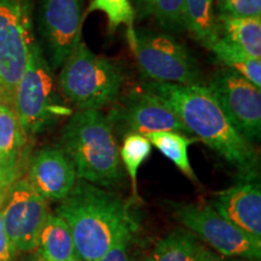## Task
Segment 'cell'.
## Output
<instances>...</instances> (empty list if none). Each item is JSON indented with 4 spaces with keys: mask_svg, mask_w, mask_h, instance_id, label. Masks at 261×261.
Returning <instances> with one entry per match:
<instances>
[{
    "mask_svg": "<svg viewBox=\"0 0 261 261\" xmlns=\"http://www.w3.org/2000/svg\"><path fill=\"white\" fill-rule=\"evenodd\" d=\"M185 29L196 41L207 47L218 38L214 0H184Z\"/></svg>",
    "mask_w": 261,
    "mask_h": 261,
    "instance_id": "21",
    "label": "cell"
},
{
    "mask_svg": "<svg viewBox=\"0 0 261 261\" xmlns=\"http://www.w3.org/2000/svg\"><path fill=\"white\" fill-rule=\"evenodd\" d=\"M218 37L250 57L261 60V17L234 18L215 16Z\"/></svg>",
    "mask_w": 261,
    "mask_h": 261,
    "instance_id": "17",
    "label": "cell"
},
{
    "mask_svg": "<svg viewBox=\"0 0 261 261\" xmlns=\"http://www.w3.org/2000/svg\"><path fill=\"white\" fill-rule=\"evenodd\" d=\"M208 252L194 234L177 230L159 241L148 261H205Z\"/></svg>",
    "mask_w": 261,
    "mask_h": 261,
    "instance_id": "18",
    "label": "cell"
},
{
    "mask_svg": "<svg viewBox=\"0 0 261 261\" xmlns=\"http://www.w3.org/2000/svg\"><path fill=\"white\" fill-rule=\"evenodd\" d=\"M143 87L156 94L208 148L237 169L241 180L257 178L259 158L252 142L241 135L203 85L148 81Z\"/></svg>",
    "mask_w": 261,
    "mask_h": 261,
    "instance_id": "1",
    "label": "cell"
},
{
    "mask_svg": "<svg viewBox=\"0 0 261 261\" xmlns=\"http://www.w3.org/2000/svg\"><path fill=\"white\" fill-rule=\"evenodd\" d=\"M207 87L244 138L249 142L260 138L261 89L228 68L215 71Z\"/></svg>",
    "mask_w": 261,
    "mask_h": 261,
    "instance_id": "10",
    "label": "cell"
},
{
    "mask_svg": "<svg viewBox=\"0 0 261 261\" xmlns=\"http://www.w3.org/2000/svg\"><path fill=\"white\" fill-rule=\"evenodd\" d=\"M213 208L244 232L261 240V189L256 179L218 192Z\"/></svg>",
    "mask_w": 261,
    "mask_h": 261,
    "instance_id": "14",
    "label": "cell"
},
{
    "mask_svg": "<svg viewBox=\"0 0 261 261\" xmlns=\"http://www.w3.org/2000/svg\"><path fill=\"white\" fill-rule=\"evenodd\" d=\"M94 11H100L107 16L110 33L115 32L120 25H126L127 29L135 28L136 15L130 0H91L85 17Z\"/></svg>",
    "mask_w": 261,
    "mask_h": 261,
    "instance_id": "24",
    "label": "cell"
},
{
    "mask_svg": "<svg viewBox=\"0 0 261 261\" xmlns=\"http://www.w3.org/2000/svg\"><path fill=\"white\" fill-rule=\"evenodd\" d=\"M152 146H155L161 154L175 165L182 174L188 178L196 180L194 169L191 167L190 160L188 155V148L195 139H190L179 132H155L146 135Z\"/></svg>",
    "mask_w": 261,
    "mask_h": 261,
    "instance_id": "22",
    "label": "cell"
},
{
    "mask_svg": "<svg viewBox=\"0 0 261 261\" xmlns=\"http://www.w3.org/2000/svg\"><path fill=\"white\" fill-rule=\"evenodd\" d=\"M205 48H208L225 68L234 70L261 89V60L250 57L241 48L219 37Z\"/></svg>",
    "mask_w": 261,
    "mask_h": 261,
    "instance_id": "20",
    "label": "cell"
},
{
    "mask_svg": "<svg viewBox=\"0 0 261 261\" xmlns=\"http://www.w3.org/2000/svg\"><path fill=\"white\" fill-rule=\"evenodd\" d=\"M25 136L12 108L0 103V191L21 177Z\"/></svg>",
    "mask_w": 261,
    "mask_h": 261,
    "instance_id": "15",
    "label": "cell"
},
{
    "mask_svg": "<svg viewBox=\"0 0 261 261\" xmlns=\"http://www.w3.org/2000/svg\"><path fill=\"white\" fill-rule=\"evenodd\" d=\"M3 224L16 252H34L45 221L50 215L47 200L19 178L5 191L2 203Z\"/></svg>",
    "mask_w": 261,
    "mask_h": 261,
    "instance_id": "9",
    "label": "cell"
},
{
    "mask_svg": "<svg viewBox=\"0 0 261 261\" xmlns=\"http://www.w3.org/2000/svg\"><path fill=\"white\" fill-rule=\"evenodd\" d=\"M35 252L46 261H77L70 228L60 215H48L39 234Z\"/></svg>",
    "mask_w": 261,
    "mask_h": 261,
    "instance_id": "16",
    "label": "cell"
},
{
    "mask_svg": "<svg viewBox=\"0 0 261 261\" xmlns=\"http://www.w3.org/2000/svg\"><path fill=\"white\" fill-rule=\"evenodd\" d=\"M3 197H4V196H3V195H0V202H2V200H3Z\"/></svg>",
    "mask_w": 261,
    "mask_h": 261,
    "instance_id": "30",
    "label": "cell"
},
{
    "mask_svg": "<svg viewBox=\"0 0 261 261\" xmlns=\"http://www.w3.org/2000/svg\"><path fill=\"white\" fill-rule=\"evenodd\" d=\"M136 18H152L166 31H185L184 0H130Z\"/></svg>",
    "mask_w": 261,
    "mask_h": 261,
    "instance_id": "19",
    "label": "cell"
},
{
    "mask_svg": "<svg viewBox=\"0 0 261 261\" xmlns=\"http://www.w3.org/2000/svg\"><path fill=\"white\" fill-rule=\"evenodd\" d=\"M214 14L234 18L261 17V0H217Z\"/></svg>",
    "mask_w": 261,
    "mask_h": 261,
    "instance_id": "25",
    "label": "cell"
},
{
    "mask_svg": "<svg viewBox=\"0 0 261 261\" xmlns=\"http://www.w3.org/2000/svg\"><path fill=\"white\" fill-rule=\"evenodd\" d=\"M135 232L136 231H130L122 234L98 261H129L128 247Z\"/></svg>",
    "mask_w": 261,
    "mask_h": 261,
    "instance_id": "26",
    "label": "cell"
},
{
    "mask_svg": "<svg viewBox=\"0 0 261 261\" xmlns=\"http://www.w3.org/2000/svg\"><path fill=\"white\" fill-rule=\"evenodd\" d=\"M152 145L148 137L139 133H127L123 138L122 146L119 150L120 160L125 166L127 174L130 178L133 194L137 195V177L140 166L151 155Z\"/></svg>",
    "mask_w": 261,
    "mask_h": 261,
    "instance_id": "23",
    "label": "cell"
},
{
    "mask_svg": "<svg viewBox=\"0 0 261 261\" xmlns=\"http://www.w3.org/2000/svg\"><path fill=\"white\" fill-rule=\"evenodd\" d=\"M29 261H46V260L42 259V257H41L40 255H39V254L35 253L34 255H33V256L31 257V260H29Z\"/></svg>",
    "mask_w": 261,
    "mask_h": 261,
    "instance_id": "29",
    "label": "cell"
},
{
    "mask_svg": "<svg viewBox=\"0 0 261 261\" xmlns=\"http://www.w3.org/2000/svg\"><path fill=\"white\" fill-rule=\"evenodd\" d=\"M84 18V0H40V33L54 70L62 67L83 39Z\"/></svg>",
    "mask_w": 261,
    "mask_h": 261,
    "instance_id": "11",
    "label": "cell"
},
{
    "mask_svg": "<svg viewBox=\"0 0 261 261\" xmlns=\"http://www.w3.org/2000/svg\"><path fill=\"white\" fill-rule=\"evenodd\" d=\"M61 149L73 162L77 178L109 189L121 180V160L114 123L100 110H77L65 123Z\"/></svg>",
    "mask_w": 261,
    "mask_h": 261,
    "instance_id": "3",
    "label": "cell"
},
{
    "mask_svg": "<svg viewBox=\"0 0 261 261\" xmlns=\"http://www.w3.org/2000/svg\"><path fill=\"white\" fill-rule=\"evenodd\" d=\"M117 99L119 107L114 117L126 126L128 133L143 136L167 130L189 133L171 108L145 87L130 91L123 97L119 96Z\"/></svg>",
    "mask_w": 261,
    "mask_h": 261,
    "instance_id": "12",
    "label": "cell"
},
{
    "mask_svg": "<svg viewBox=\"0 0 261 261\" xmlns=\"http://www.w3.org/2000/svg\"><path fill=\"white\" fill-rule=\"evenodd\" d=\"M35 42L31 0H0V103L12 109Z\"/></svg>",
    "mask_w": 261,
    "mask_h": 261,
    "instance_id": "7",
    "label": "cell"
},
{
    "mask_svg": "<svg viewBox=\"0 0 261 261\" xmlns=\"http://www.w3.org/2000/svg\"><path fill=\"white\" fill-rule=\"evenodd\" d=\"M174 215L188 230L221 255L260 260L261 240L225 219L212 204H177Z\"/></svg>",
    "mask_w": 261,
    "mask_h": 261,
    "instance_id": "8",
    "label": "cell"
},
{
    "mask_svg": "<svg viewBox=\"0 0 261 261\" xmlns=\"http://www.w3.org/2000/svg\"><path fill=\"white\" fill-rule=\"evenodd\" d=\"M58 91L54 69L40 45L35 42L14 96V112L25 138L37 136L62 116L71 115V110L62 103Z\"/></svg>",
    "mask_w": 261,
    "mask_h": 261,
    "instance_id": "5",
    "label": "cell"
},
{
    "mask_svg": "<svg viewBox=\"0 0 261 261\" xmlns=\"http://www.w3.org/2000/svg\"><path fill=\"white\" fill-rule=\"evenodd\" d=\"M0 195H3V196H4V194H3V192H2V191H0Z\"/></svg>",
    "mask_w": 261,
    "mask_h": 261,
    "instance_id": "31",
    "label": "cell"
},
{
    "mask_svg": "<svg viewBox=\"0 0 261 261\" xmlns=\"http://www.w3.org/2000/svg\"><path fill=\"white\" fill-rule=\"evenodd\" d=\"M27 178L45 200L51 201L64 200L77 181L69 156L56 148H45L35 154Z\"/></svg>",
    "mask_w": 261,
    "mask_h": 261,
    "instance_id": "13",
    "label": "cell"
},
{
    "mask_svg": "<svg viewBox=\"0 0 261 261\" xmlns=\"http://www.w3.org/2000/svg\"><path fill=\"white\" fill-rule=\"evenodd\" d=\"M123 81L121 65L98 56L81 39L62 64L57 86L62 96L77 110H100L116 102Z\"/></svg>",
    "mask_w": 261,
    "mask_h": 261,
    "instance_id": "4",
    "label": "cell"
},
{
    "mask_svg": "<svg viewBox=\"0 0 261 261\" xmlns=\"http://www.w3.org/2000/svg\"><path fill=\"white\" fill-rule=\"evenodd\" d=\"M129 47L140 73L149 81L202 85L196 58L184 44L167 33L127 29Z\"/></svg>",
    "mask_w": 261,
    "mask_h": 261,
    "instance_id": "6",
    "label": "cell"
},
{
    "mask_svg": "<svg viewBox=\"0 0 261 261\" xmlns=\"http://www.w3.org/2000/svg\"><path fill=\"white\" fill-rule=\"evenodd\" d=\"M2 203V202H0ZM16 249L6 233L0 211V261H16Z\"/></svg>",
    "mask_w": 261,
    "mask_h": 261,
    "instance_id": "27",
    "label": "cell"
},
{
    "mask_svg": "<svg viewBox=\"0 0 261 261\" xmlns=\"http://www.w3.org/2000/svg\"><path fill=\"white\" fill-rule=\"evenodd\" d=\"M205 261H233V260L224 259V257L217 255V254H214V253H212V252H208L207 257H205Z\"/></svg>",
    "mask_w": 261,
    "mask_h": 261,
    "instance_id": "28",
    "label": "cell"
},
{
    "mask_svg": "<svg viewBox=\"0 0 261 261\" xmlns=\"http://www.w3.org/2000/svg\"><path fill=\"white\" fill-rule=\"evenodd\" d=\"M56 214L70 228L77 261H98L122 234L138 226L129 202L81 179Z\"/></svg>",
    "mask_w": 261,
    "mask_h": 261,
    "instance_id": "2",
    "label": "cell"
}]
</instances>
